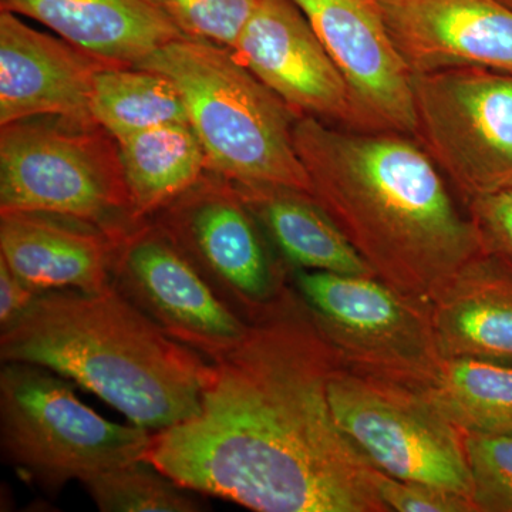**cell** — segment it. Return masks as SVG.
Wrapping results in <instances>:
<instances>
[{
	"label": "cell",
	"mask_w": 512,
	"mask_h": 512,
	"mask_svg": "<svg viewBox=\"0 0 512 512\" xmlns=\"http://www.w3.org/2000/svg\"><path fill=\"white\" fill-rule=\"evenodd\" d=\"M342 365L295 288L211 362L201 409L151 434L146 460L192 493L258 512H389L379 470L329 402Z\"/></svg>",
	"instance_id": "cell-1"
},
{
	"label": "cell",
	"mask_w": 512,
	"mask_h": 512,
	"mask_svg": "<svg viewBox=\"0 0 512 512\" xmlns=\"http://www.w3.org/2000/svg\"><path fill=\"white\" fill-rule=\"evenodd\" d=\"M293 141L313 200L396 291L430 303L483 251L476 224L413 136L299 117Z\"/></svg>",
	"instance_id": "cell-2"
},
{
	"label": "cell",
	"mask_w": 512,
	"mask_h": 512,
	"mask_svg": "<svg viewBox=\"0 0 512 512\" xmlns=\"http://www.w3.org/2000/svg\"><path fill=\"white\" fill-rule=\"evenodd\" d=\"M3 363L46 367L148 431L200 412L211 360L168 336L113 285L42 293L0 335Z\"/></svg>",
	"instance_id": "cell-3"
},
{
	"label": "cell",
	"mask_w": 512,
	"mask_h": 512,
	"mask_svg": "<svg viewBox=\"0 0 512 512\" xmlns=\"http://www.w3.org/2000/svg\"><path fill=\"white\" fill-rule=\"evenodd\" d=\"M137 66L164 74L177 86L210 170L241 187L311 194L293 141L299 117L229 47L184 37Z\"/></svg>",
	"instance_id": "cell-4"
},
{
	"label": "cell",
	"mask_w": 512,
	"mask_h": 512,
	"mask_svg": "<svg viewBox=\"0 0 512 512\" xmlns=\"http://www.w3.org/2000/svg\"><path fill=\"white\" fill-rule=\"evenodd\" d=\"M151 434L106 420L86 406L64 377L32 363H3L0 444L6 463L46 493L72 480L146 460Z\"/></svg>",
	"instance_id": "cell-5"
},
{
	"label": "cell",
	"mask_w": 512,
	"mask_h": 512,
	"mask_svg": "<svg viewBox=\"0 0 512 512\" xmlns=\"http://www.w3.org/2000/svg\"><path fill=\"white\" fill-rule=\"evenodd\" d=\"M110 138L99 124L60 117L2 126L0 212H47L111 232L138 224Z\"/></svg>",
	"instance_id": "cell-6"
},
{
	"label": "cell",
	"mask_w": 512,
	"mask_h": 512,
	"mask_svg": "<svg viewBox=\"0 0 512 512\" xmlns=\"http://www.w3.org/2000/svg\"><path fill=\"white\" fill-rule=\"evenodd\" d=\"M293 282L343 367L417 392L436 379L444 359L430 303L375 275L296 269Z\"/></svg>",
	"instance_id": "cell-7"
},
{
	"label": "cell",
	"mask_w": 512,
	"mask_h": 512,
	"mask_svg": "<svg viewBox=\"0 0 512 512\" xmlns=\"http://www.w3.org/2000/svg\"><path fill=\"white\" fill-rule=\"evenodd\" d=\"M414 138L464 202L512 187V74H414Z\"/></svg>",
	"instance_id": "cell-8"
},
{
	"label": "cell",
	"mask_w": 512,
	"mask_h": 512,
	"mask_svg": "<svg viewBox=\"0 0 512 512\" xmlns=\"http://www.w3.org/2000/svg\"><path fill=\"white\" fill-rule=\"evenodd\" d=\"M329 402L340 429L377 470L471 497L464 433L423 393L340 365Z\"/></svg>",
	"instance_id": "cell-9"
},
{
	"label": "cell",
	"mask_w": 512,
	"mask_h": 512,
	"mask_svg": "<svg viewBox=\"0 0 512 512\" xmlns=\"http://www.w3.org/2000/svg\"><path fill=\"white\" fill-rule=\"evenodd\" d=\"M197 185L161 210L157 225L221 301L252 322L289 288L288 275L235 187Z\"/></svg>",
	"instance_id": "cell-10"
},
{
	"label": "cell",
	"mask_w": 512,
	"mask_h": 512,
	"mask_svg": "<svg viewBox=\"0 0 512 512\" xmlns=\"http://www.w3.org/2000/svg\"><path fill=\"white\" fill-rule=\"evenodd\" d=\"M111 284L171 338L217 360L249 323L221 301L158 225L138 222L117 239Z\"/></svg>",
	"instance_id": "cell-11"
},
{
	"label": "cell",
	"mask_w": 512,
	"mask_h": 512,
	"mask_svg": "<svg viewBox=\"0 0 512 512\" xmlns=\"http://www.w3.org/2000/svg\"><path fill=\"white\" fill-rule=\"evenodd\" d=\"M231 50L296 116L365 130L348 83L293 0H261Z\"/></svg>",
	"instance_id": "cell-12"
},
{
	"label": "cell",
	"mask_w": 512,
	"mask_h": 512,
	"mask_svg": "<svg viewBox=\"0 0 512 512\" xmlns=\"http://www.w3.org/2000/svg\"><path fill=\"white\" fill-rule=\"evenodd\" d=\"M348 83L367 131L414 137V74L394 45L380 0H293Z\"/></svg>",
	"instance_id": "cell-13"
},
{
	"label": "cell",
	"mask_w": 512,
	"mask_h": 512,
	"mask_svg": "<svg viewBox=\"0 0 512 512\" xmlns=\"http://www.w3.org/2000/svg\"><path fill=\"white\" fill-rule=\"evenodd\" d=\"M110 66L62 37L47 35L16 13H0V126L35 117L97 124V74Z\"/></svg>",
	"instance_id": "cell-14"
},
{
	"label": "cell",
	"mask_w": 512,
	"mask_h": 512,
	"mask_svg": "<svg viewBox=\"0 0 512 512\" xmlns=\"http://www.w3.org/2000/svg\"><path fill=\"white\" fill-rule=\"evenodd\" d=\"M413 74L477 67L512 74V10L497 0H380Z\"/></svg>",
	"instance_id": "cell-15"
},
{
	"label": "cell",
	"mask_w": 512,
	"mask_h": 512,
	"mask_svg": "<svg viewBox=\"0 0 512 512\" xmlns=\"http://www.w3.org/2000/svg\"><path fill=\"white\" fill-rule=\"evenodd\" d=\"M121 232L47 212H0V258L39 295L100 292L113 285Z\"/></svg>",
	"instance_id": "cell-16"
},
{
	"label": "cell",
	"mask_w": 512,
	"mask_h": 512,
	"mask_svg": "<svg viewBox=\"0 0 512 512\" xmlns=\"http://www.w3.org/2000/svg\"><path fill=\"white\" fill-rule=\"evenodd\" d=\"M2 9L36 20L117 66H137L161 47L190 37L161 0H2Z\"/></svg>",
	"instance_id": "cell-17"
},
{
	"label": "cell",
	"mask_w": 512,
	"mask_h": 512,
	"mask_svg": "<svg viewBox=\"0 0 512 512\" xmlns=\"http://www.w3.org/2000/svg\"><path fill=\"white\" fill-rule=\"evenodd\" d=\"M443 359L473 357L512 366V261L481 251L430 302Z\"/></svg>",
	"instance_id": "cell-18"
},
{
	"label": "cell",
	"mask_w": 512,
	"mask_h": 512,
	"mask_svg": "<svg viewBox=\"0 0 512 512\" xmlns=\"http://www.w3.org/2000/svg\"><path fill=\"white\" fill-rule=\"evenodd\" d=\"M234 187L286 261L296 269L373 275L338 225L308 192L282 187Z\"/></svg>",
	"instance_id": "cell-19"
},
{
	"label": "cell",
	"mask_w": 512,
	"mask_h": 512,
	"mask_svg": "<svg viewBox=\"0 0 512 512\" xmlns=\"http://www.w3.org/2000/svg\"><path fill=\"white\" fill-rule=\"evenodd\" d=\"M133 220L158 214L200 181L207 156L190 123L163 124L117 141Z\"/></svg>",
	"instance_id": "cell-20"
},
{
	"label": "cell",
	"mask_w": 512,
	"mask_h": 512,
	"mask_svg": "<svg viewBox=\"0 0 512 512\" xmlns=\"http://www.w3.org/2000/svg\"><path fill=\"white\" fill-rule=\"evenodd\" d=\"M463 433H512V366L491 360L444 359L421 392Z\"/></svg>",
	"instance_id": "cell-21"
},
{
	"label": "cell",
	"mask_w": 512,
	"mask_h": 512,
	"mask_svg": "<svg viewBox=\"0 0 512 512\" xmlns=\"http://www.w3.org/2000/svg\"><path fill=\"white\" fill-rule=\"evenodd\" d=\"M92 114L116 141L163 124L188 123L183 97L167 76L117 64L97 74Z\"/></svg>",
	"instance_id": "cell-22"
},
{
	"label": "cell",
	"mask_w": 512,
	"mask_h": 512,
	"mask_svg": "<svg viewBox=\"0 0 512 512\" xmlns=\"http://www.w3.org/2000/svg\"><path fill=\"white\" fill-rule=\"evenodd\" d=\"M103 512H194L201 504L147 460L109 468L80 481Z\"/></svg>",
	"instance_id": "cell-23"
},
{
	"label": "cell",
	"mask_w": 512,
	"mask_h": 512,
	"mask_svg": "<svg viewBox=\"0 0 512 512\" xmlns=\"http://www.w3.org/2000/svg\"><path fill=\"white\" fill-rule=\"evenodd\" d=\"M477 512H512V433H464Z\"/></svg>",
	"instance_id": "cell-24"
},
{
	"label": "cell",
	"mask_w": 512,
	"mask_h": 512,
	"mask_svg": "<svg viewBox=\"0 0 512 512\" xmlns=\"http://www.w3.org/2000/svg\"><path fill=\"white\" fill-rule=\"evenodd\" d=\"M261 0H161L190 37L231 49Z\"/></svg>",
	"instance_id": "cell-25"
},
{
	"label": "cell",
	"mask_w": 512,
	"mask_h": 512,
	"mask_svg": "<svg viewBox=\"0 0 512 512\" xmlns=\"http://www.w3.org/2000/svg\"><path fill=\"white\" fill-rule=\"evenodd\" d=\"M377 488L383 503L397 512H477L466 494L436 485L397 480L379 471Z\"/></svg>",
	"instance_id": "cell-26"
},
{
	"label": "cell",
	"mask_w": 512,
	"mask_h": 512,
	"mask_svg": "<svg viewBox=\"0 0 512 512\" xmlns=\"http://www.w3.org/2000/svg\"><path fill=\"white\" fill-rule=\"evenodd\" d=\"M466 205L484 251L512 261V187L474 198Z\"/></svg>",
	"instance_id": "cell-27"
},
{
	"label": "cell",
	"mask_w": 512,
	"mask_h": 512,
	"mask_svg": "<svg viewBox=\"0 0 512 512\" xmlns=\"http://www.w3.org/2000/svg\"><path fill=\"white\" fill-rule=\"evenodd\" d=\"M37 296L39 293L18 278L0 258V329L13 325L33 305Z\"/></svg>",
	"instance_id": "cell-28"
},
{
	"label": "cell",
	"mask_w": 512,
	"mask_h": 512,
	"mask_svg": "<svg viewBox=\"0 0 512 512\" xmlns=\"http://www.w3.org/2000/svg\"><path fill=\"white\" fill-rule=\"evenodd\" d=\"M497 2H500L505 8L512 10V0H497Z\"/></svg>",
	"instance_id": "cell-29"
}]
</instances>
